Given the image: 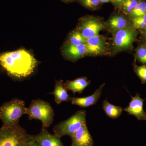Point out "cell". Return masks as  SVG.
<instances>
[{"instance_id": "cell-1", "label": "cell", "mask_w": 146, "mask_h": 146, "mask_svg": "<svg viewBox=\"0 0 146 146\" xmlns=\"http://www.w3.org/2000/svg\"><path fill=\"white\" fill-rule=\"evenodd\" d=\"M37 64L34 56L24 49L0 53V66L12 77L29 76L34 72Z\"/></svg>"}, {"instance_id": "cell-2", "label": "cell", "mask_w": 146, "mask_h": 146, "mask_svg": "<svg viewBox=\"0 0 146 146\" xmlns=\"http://www.w3.org/2000/svg\"><path fill=\"white\" fill-rule=\"evenodd\" d=\"M27 108L25 102L14 99L7 102L0 107V119L3 126H10L19 123L23 115L27 114Z\"/></svg>"}, {"instance_id": "cell-3", "label": "cell", "mask_w": 146, "mask_h": 146, "mask_svg": "<svg viewBox=\"0 0 146 146\" xmlns=\"http://www.w3.org/2000/svg\"><path fill=\"white\" fill-rule=\"evenodd\" d=\"M27 114L30 120L37 119L42 122V128H47L52 124L54 112L49 102L37 99L33 100L27 108Z\"/></svg>"}, {"instance_id": "cell-4", "label": "cell", "mask_w": 146, "mask_h": 146, "mask_svg": "<svg viewBox=\"0 0 146 146\" xmlns=\"http://www.w3.org/2000/svg\"><path fill=\"white\" fill-rule=\"evenodd\" d=\"M29 135L19 123L0 128V146H24Z\"/></svg>"}, {"instance_id": "cell-5", "label": "cell", "mask_w": 146, "mask_h": 146, "mask_svg": "<svg viewBox=\"0 0 146 146\" xmlns=\"http://www.w3.org/2000/svg\"><path fill=\"white\" fill-rule=\"evenodd\" d=\"M86 117L85 110L77 111L68 119L60 122L54 126L53 128L54 134L60 138L66 135L72 137L74 133L86 122Z\"/></svg>"}, {"instance_id": "cell-6", "label": "cell", "mask_w": 146, "mask_h": 146, "mask_svg": "<svg viewBox=\"0 0 146 146\" xmlns=\"http://www.w3.org/2000/svg\"><path fill=\"white\" fill-rule=\"evenodd\" d=\"M114 33L112 44L115 51L132 49L133 43L137 39L138 31L131 24Z\"/></svg>"}, {"instance_id": "cell-7", "label": "cell", "mask_w": 146, "mask_h": 146, "mask_svg": "<svg viewBox=\"0 0 146 146\" xmlns=\"http://www.w3.org/2000/svg\"><path fill=\"white\" fill-rule=\"evenodd\" d=\"M105 25L100 19L93 16L81 18L78 29L84 38L87 39L98 35L100 31L106 29Z\"/></svg>"}, {"instance_id": "cell-8", "label": "cell", "mask_w": 146, "mask_h": 146, "mask_svg": "<svg viewBox=\"0 0 146 146\" xmlns=\"http://www.w3.org/2000/svg\"><path fill=\"white\" fill-rule=\"evenodd\" d=\"M86 55H100L104 54L107 51V43L103 36L98 35L87 38L85 42Z\"/></svg>"}, {"instance_id": "cell-9", "label": "cell", "mask_w": 146, "mask_h": 146, "mask_svg": "<svg viewBox=\"0 0 146 146\" xmlns=\"http://www.w3.org/2000/svg\"><path fill=\"white\" fill-rule=\"evenodd\" d=\"M131 96V100L129 106L124 109V111L129 115H133L139 121L146 120V112L143 108L144 102L140 94H136L134 97Z\"/></svg>"}, {"instance_id": "cell-10", "label": "cell", "mask_w": 146, "mask_h": 146, "mask_svg": "<svg viewBox=\"0 0 146 146\" xmlns=\"http://www.w3.org/2000/svg\"><path fill=\"white\" fill-rule=\"evenodd\" d=\"M71 146H93L94 142L86 125V122L74 133Z\"/></svg>"}, {"instance_id": "cell-11", "label": "cell", "mask_w": 146, "mask_h": 146, "mask_svg": "<svg viewBox=\"0 0 146 146\" xmlns=\"http://www.w3.org/2000/svg\"><path fill=\"white\" fill-rule=\"evenodd\" d=\"M31 136L40 146H65L60 137L54 134H51L45 128H42L40 133L37 135Z\"/></svg>"}, {"instance_id": "cell-12", "label": "cell", "mask_w": 146, "mask_h": 146, "mask_svg": "<svg viewBox=\"0 0 146 146\" xmlns=\"http://www.w3.org/2000/svg\"><path fill=\"white\" fill-rule=\"evenodd\" d=\"M64 57L68 60L76 61L86 55V47L85 43L79 46H74L65 43L62 48Z\"/></svg>"}, {"instance_id": "cell-13", "label": "cell", "mask_w": 146, "mask_h": 146, "mask_svg": "<svg viewBox=\"0 0 146 146\" xmlns=\"http://www.w3.org/2000/svg\"><path fill=\"white\" fill-rule=\"evenodd\" d=\"M104 86L105 84H102L94 94L89 96L72 98L71 101L72 104L78 106L82 108L88 107L96 104L100 98Z\"/></svg>"}, {"instance_id": "cell-14", "label": "cell", "mask_w": 146, "mask_h": 146, "mask_svg": "<svg viewBox=\"0 0 146 146\" xmlns=\"http://www.w3.org/2000/svg\"><path fill=\"white\" fill-rule=\"evenodd\" d=\"M68 90L64 86L63 80H56L55 82L54 90L50 94L54 96V101L56 104H60L63 102L71 101L72 98L68 94Z\"/></svg>"}, {"instance_id": "cell-15", "label": "cell", "mask_w": 146, "mask_h": 146, "mask_svg": "<svg viewBox=\"0 0 146 146\" xmlns=\"http://www.w3.org/2000/svg\"><path fill=\"white\" fill-rule=\"evenodd\" d=\"M90 84V81L88 80L85 77L78 78L74 80H67L64 83L66 89L72 91L74 94H81Z\"/></svg>"}, {"instance_id": "cell-16", "label": "cell", "mask_w": 146, "mask_h": 146, "mask_svg": "<svg viewBox=\"0 0 146 146\" xmlns=\"http://www.w3.org/2000/svg\"><path fill=\"white\" fill-rule=\"evenodd\" d=\"M130 25L131 20L129 21L125 17L121 16H113L110 18L108 22L110 29L114 32L124 28Z\"/></svg>"}, {"instance_id": "cell-17", "label": "cell", "mask_w": 146, "mask_h": 146, "mask_svg": "<svg viewBox=\"0 0 146 146\" xmlns=\"http://www.w3.org/2000/svg\"><path fill=\"white\" fill-rule=\"evenodd\" d=\"M103 108L108 117L113 119L119 118L121 115L123 110L121 106L112 105L106 99L103 103Z\"/></svg>"}, {"instance_id": "cell-18", "label": "cell", "mask_w": 146, "mask_h": 146, "mask_svg": "<svg viewBox=\"0 0 146 146\" xmlns=\"http://www.w3.org/2000/svg\"><path fill=\"white\" fill-rule=\"evenodd\" d=\"M86 39L78 29H77L70 33L66 43L74 46H79L84 44Z\"/></svg>"}, {"instance_id": "cell-19", "label": "cell", "mask_w": 146, "mask_h": 146, "mask_svg": "<svg viewBox=\"0 0 146 146\" xmlns=\"http://www.w3.org/2000/svg\"><path fill=\"white\" fill-rule=\"evenodd\" d=\"M146 13V0H140L135 8L128 16L129 19L138 18Z\"/></svg>"}, {"instance_id": "cell-20", "label": "cell", "mask_w": 146, "mask_h": 146, "mask_svg": "<svg viewBox=\"0 0 146 146\" xmlns=\"http://www.w3.org/2000/svg\"><path fill=\"white\" fill-rule=\"evenodd\" d=\"M135 57L140 63L146 65V45L142 43L138 45L135 50Z\"/></svg>"}, {"instance_id": "cell-21", "label": "cell", "mask_w": 146, "mask_h": 146, "mask_svg": "<svg viewBox=\"0 0 146 146\" xmlns=\"http://www.w3.org/2000/svg\"><path fill=\"white\" fill-rule=\"evenodd\" d=\"M130 20L131 25L138 31L146 27V13L143 16Z\"/></svg>"}, {"instance_id": "cell-22", "label": "cell", "mask_w": 146, "mask_h": 146, "mask_svg": "<svg viewBox=\"0 0 146 146\" xmlns=\"http://www.w3.org/2000/svg\"><path fill=\"white\" fill-rule=\"evenodd\" d=\"M133 70L143 84L146 83V65L138 66L136 63L133 64Z\"/></svg>"}, {"instance_id": "cell-23", "label": "cell", "mask_w": 146, "mask_h": 146, "mask_svg": "<svg viewBox=\"0 0 146 146\" xmlns=\"http://www.w3.org/2000/svg\"><path fill=\"white\" fill-rule=\"evenodd\" d=\"M140 0H124L122 3L124 13L128 15L133 10Z\"/></svg>"}, {"instance_id": "cell-24", "label": "cell", "mask_w": 146, "mask_h": 146, "mask_svg": "<svg viewBox=\"0 0 146 146\" xmlns=\"http://www.w3.org/2000/svg\"><path fill=\"white\" fill-rule=\"evenodd\" d=\"M84 6L88 8L94 9L99 5L100 0H80Z\"/></svg>"}, {"instance_id": "cell-25", "label": "cell", "mask_w": 146, "mask_h": 146, "mask_svg": "<svg viewBox=\"0 0 146 146\" xmlns=\"http://www.w3.org/2000/svg\"><path fill=\"white\" fill-rule=\"evenodd\" d=\"M24 146H40L36 141L31 138V135H29L28 139H27Z\"/></svg>"}, {"instance_id": "cell-26", "label": "cell", "mask_w": 146, "mask_h": 146, "mask_svg": "<svg viewBox=\"0 0 146 146\" xmlns=\"http://www.w3.org/2000/svg\"><path fill=\"white\" fill-rule=\"evenodd\" d=\"M138 31L141 35L142 43L146 45V27Z\"/></svg>"}, {"instance_id": "cell-27", "label": "cell", "mask_w": 146, "mask_h": 146, "mask_svg": "<svg viewBox=\"0 0 146 146\" xmlns=\"http://www.w3.org/2000/svg\"><path fill=\"white\" fill-rule=\"evenodd\" d=\"M112 1L117 5H121L124 0H112Z\"/></svg>"}, {"instance_id": "cell-28", "label": "cell", "mask_w": 146, "mask_h": 146, "mask_svg": "<svg viewBox=\"0 0 146 146\" xmlns=\"http://www.w3.org/2000/svg\"><path fill=\"white\" fill-rule=\"evenodd\" d=\"M100 1L101 2L105 3L109 2L110 1H112V0H100Z\"/></svg>"}, {"instance_id": "cell-29", "label": "cell", "mask_w": 146, "mask_h": 146, "mask_svg": "<svg viewBox=\"0 0 146 146\" xmlns=\"http://www.w3.org/2000/svg\"><path fill=\"white\" fill-rule=\"evenodd\" d=\"M63 1H72V0H63Z\"/></svg>"}]
</instances>
